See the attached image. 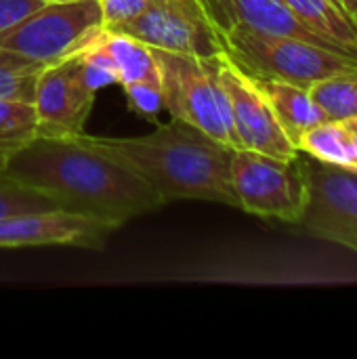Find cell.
Instances as JSON below:
<instances>
[{"label":"cell","instance_id":"cell-1","mask_svg":"<svg viewBox=\"0 0 357 359\" xmlns=\"http://www.w3.org/2000/svg\"><path fill=\"white\" fill-rule=\"evenodd\" d=\"M42 191L63 210L99 217L122 227L164 206L162 198L130 168L74 137H36L2 170Z\"/></svg>","mask_w":357,"mask_h":359},{"label":"cell","instance_id":"cell-2","mask_svg":"<svg viewBox=\"0 0 357 359\" xmlns=\"http://www.w3.org/2000/svg\"><path fill=\"white\" fill-rule=\"evenodd\" d=\"M88 147L114 158L141 177L162 202L204 200L238 208L231 185L234 147L173 118L154 133L130 139L78 135Z\"/></svg>","mask_w":357,"mask_h":359},{"label":"cell","instance_id":"cell-3","mask_svg":"<svg viewBox=\"0 0 357 359\" xmlns=\"http://www.w3.org/2000/svg\"><path fill=\"white\" fill-rule=\"evenodd\" d=\"M219 42L221 50L246 74L286 80L305 88L330 76L357 72V57L353 55L292 36L234 27L221 34Z\"/></svg>","mask_w":357,"mask_h":359},{"label":"cell","instance_id":"cell-4","mask_svg":"<svg viewBox=\"0 0 357 359\" xmlns=\"http://www.w3.org/2000/svg\"><path fill=\"white\" fill-rule=\"evenodd\" d=\"M164 109L208 137L238 149L231 107L219 76V55L198 57L187 53H170L154 48Z\"/></svg>","mask_w":357,"mask_h":359},{"label":"cell","instance_id":"cell-5","mask_svg":"<svg viewBox=\"0 0 357 359\" xmlns=\"http://www.w3.org/2000/svg\"><path fill=\"white\" fill-rule=\"evenodd\" d=\"M231 185L238 208L297 227L309 204V183L297 154L292 160L252 149H234Z\"/></svg>","mask_w":357,"mask_h":359},{"label":"cell","instance_id":"cell-6","mask_svg":"<svg viewBox=\"0 0 357 359\" xmlns=\"http://www.w3.org/2000/svg\"><path fill=\"white\" fill-rule=\"evenodd\" d=\"M101 29L99 0L46 2L0 32V48L48 65L82 50Z\"/></svg>","mask_w":357,"mask_h":359},{"label":"cell","instance_id":"cell-7","mask_svg":"<svg viewBox=\"0 0 357 359\" xmlns=\"http://www.w3.org/2000/svg\"><path fill=\"white\" fill-rule=\"evenodd\" d=\"M299 156L309 183V204L297 229L357 255V170L301 151Z\"/></svg>","mask_w":357,"mask_h":359},{"label":"cell","instance_id":"cell-8","mask_svg":"<svg viewBox=\"0 0 357 359\" xmlns=\"http://www.w3.org/2000/svg\"><path fill=\"white\" fill-rule=\"evenodd\" d=\"M219 76L229 97L238 149H252L274 158L292 160L299 149L280 126L271 105L252 78L225 53L219 55Z\"/></svg>","mask_w":357,"mask_h":359},{"label":"cell","instance_id":"cell-9","mask_svg":"<svg viewBox=\"0 0 357 359\" xmlns=\"http://www.w3.org/2000/svg\"><path fill=\"white\" fill-rule=\"evenodd\" d=\"M151 48L217 57L221 42L196 0H156L120 29Z\"/></svg>","mask_w":357,"mask_h":359},{"label":"cell","instance_id":"cell-10","mask_svg":"<svg viewBox=\"0 0 357 359\" xmlns=\"http://www.w3.org/2000/svg\"><path fill=\"white\" fill-rule=\"evenodd\" d=\"M80 74L78 55L48 63L36 82L34 109L38 116L40 137H74L84 133V124L95 103Z\"/></svg>","mask_w":357,"mask_h":359},{"label":"cell","instance_id":"cell-11","mask_svg":"<svg viewBox=\"0 0 357 359\" xmlns=\"http://www.w3.org/2000/svg\"><path fill=\"white\" fill-rule=\"evenodd\" d=\"M118 225L99 217L72 210L27 212L0 219V248L27 246H80L103 248L107 236Z\"/></svg>","mask_w":357,"mask_h":359},{"label":"cell","instance_id":"cell-12","mask_svg":"<svg viewBox=\"0 0 357 359\" xmlns=\"http://www.w3.org/2000/svg\"><path fill=\"white\" fill-rule=\"evenodd\" d=\"M196 2L202 8L217 38L234 27H248L263 34L292 36L299 40L335 48L318 34H314L309 27H305L282 0H196Z\"/></svg>","mask_w":357,"mask_h":359},{"label":"cell","instance_id":"cell-13","mask_svg":"<svg viewBox=\"0 0 357 359\" xmlns=\"http://www.w3.org/2000/svg\"><path fill=\"white\" fill-rule=\"evenodd\" d=\"M250 78L257 84V88L263 93L267 103L271 105L280 126L295 143V147L309 128L328 120L322 107L311 97L309 88L276 78H259V76H250Z\"/></svg>","mask_w":357,"mask_h":359},{"label":"cell","instance_id":"cell-14","mask_svg":"<svg viewBox=\"0 0 357 359\" xmlns=\"http://www.w3.org/2000/svg\"><path fill=\"white\" fill-rule=\"evenodd\" d=\"M297 149L320 162L357 170V116L316 124L299 139Z\"/></svg>","mask_w":357,"mask_h":359},{"label":"cell","instance_id":"cell-15","mask_svg":"<svg viewBox=\"0 0 357 359\" xmlns=\"http://www.w3.org/2000/svg\"><path fill=\"white\" fill-rule=\"evenodd\" d=\"M93 44L103 50L118 69L120 86L130 82H160V69L154 48L145 42L114 29H101Z\"/></svg>","mask_w":357,"mask_h":359},{"label":"cell","instance_id":"cell-16","mask_svg":"<svg viewBox=\"0 0 357 359\" xmlns=\"http://www.w3.org/2000/svg\"><path fill=\"white\" fill-rule=\"evenodd\" d=\"M288 11L322 40L357 57V27L335 0H282Z\"/></svg>","mask_w":357,"mask_h":359},{"label":"cell","instance_id":"cell-17","mask_svg":"<svg viewBox=\"0 0 357 359\" xmlns=\"http://www.w3.org/2000/svg\"><path fill=\"white\" fill-rule=\"evenodd\" d=\"M38 137L34 103L0 101V172L8 160Z\"/></svg>","mask_w":357,"mask_h":359},{"label":"cell","instance_id":"cell-18","mask_svg":"<svg viewBox=\"0 0 357 359\" xmlns=\"http://www.w3.org/2000/svg\"><path fill=\"white\" fill-rule=\"evenodd\" d=\"M46 65L0 48V101L34 103L36 82Z\"/></svg>","mask_w":357,"mask_h":359},{"label":"cell","instance_id":"cell-19","mask_svg":"<svg viewBox=\"0 0 357 359\" xmlns=\"http://www.w3.org/2000/svg\"><path fill=\"white\" fill-rule=\"evenodd\" d=\"M309 93L328 120L357 116V72L314 82L309 86Z\"/></svg>","mask_w":357,"mask_h":359},{"label":"cell","instance_id":"cell-20","mask_svg":"<svg viewBox=\"0 0 357 359\" xmlns=\"http://www.w3.org/2000/svg\"><path fill=\"white\" fill-rule=\"evenodd\" d=\"M57 208L61 206L53 198L0 172V219L27 212H46Z\"/></svg>","mask_w":357,"mask_h":359},{"label":"cell","instance_id":"cell-21","mask_svg":"<svg viewBox=\"0 0 357 359\" xmlns=\"http://www.w3.org/2000/svg\"><path fill=\"white\" fill-rule=\"evenodd\" d=\"M133 111L141 114L147 120H158L164 109V97L160 82H130L122 86Z\"/></svg>","mask_w":357,"mask_h":359},{"label":"cell","instance_id":"cell-22","mask_svg":"<svg viewBox=\"0 0 357 359\" xmlns=\"http://www.w3.org/2000/svg\"><path fill=\"white\" fill-rule=\"evenodd\" d=\"M156 0H99L103 29H120L124 23L139 17Z\"/></svg>","mask_w":357,"mask_h":359},{"label":"cell","instance_id":"cell-23","mask_svg":"<svg viewBox=\"0 0 357 359\" xmlns=\"http://www.w3.org/2000/svg\"><path fill=\"white\" fill-rule=\"evenodd\" d=\"M42 4H46V0H0V32L8 29Z\"/></svg>","mask_w":357,"mask_h":359},{"label":"cell","instance_id":"cell-24","mask_svg":"<svg viewBox=\"0 0 357 359\" xmlns=\"http://www.w3.org/2000/svg\"><path fill=\"white\" fill-rule=\"evenodd\" d=\"M335 4L351 19V23L357 27V0H335Z\"/></svg>","mask_w":357,"mask_h":359},{"label":"cell","instance_id":"cell-25","mask_svg":"<svg viewBox=\"0 0 357 359\" xmlns=\"http://www.w3.org/2000/svg\"><path fill=\"white\" fill-rule=\"evenodd\" d=\"M46 2H69V0H46Z\"/></svg>","mask_w":357,"mask_h":359}]
</instances>
